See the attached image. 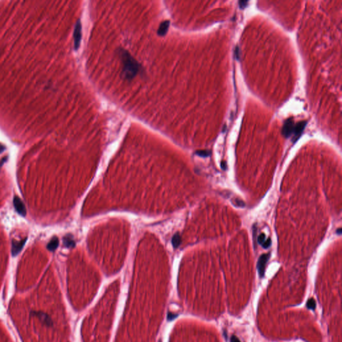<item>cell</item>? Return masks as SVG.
I'll use <instances>...</instances> for the list:
<instances>
[{
	"label": "cell",
	"mask_w": 342,
	"mask_h": 342,
	"mask_svg": "<svg viewBox=\"0 0 342 342\" xmlns=\"http://www.w3.org/2000/svg\"><path fill=\"white\" fill-rule=\"evenodd\" d=\"M118 54L123 64L122 73L127 80H131L141 70V66L126 50L120 48Z\"/></svg>",
	"instance_id": "cell-1"
},
{
	"label": "cell",
	"mask_w": 342,
	"mask_h": 342,
	"mask_svg": "<svg viewBox=\"0 0 342 342\" xmlns=\"http://www.w3.org/2000/svg\"><path fill=\"white\" fill-rule=\"evenodd\" d=\"M270 256H271V254H270V253L263 254L262 255L260 256L259 259L258 260V262H257V270H258L259 274L261 277H263V276H264L265 271L266 264H267V263L268 262V261L270 258Z\"/></svg>",
	"instance_id": "cell-2"
},
{
	"label": "cell",
	"mask_w": 342,
	"mask_h": 342,
	"mask_svg": "<svg viewBox=\"0 0 342 342\" xmlns=\"http://www.w3.org/2000/svg\"><path fill=\"white\" fill-rule=\"evenodd\" d=\"M74 49L78 50L80 46L81 39H82V25H81L80 21L78 20L75 25L74 32Z\"/></svg>",
	"instance_id": "cell-3"
},
{
	"label": "cell",
	"mask_w": 342,
	"mask_h": 342,
	"mask_svg": "<svg viewBox=\"0 0 342 342\" xmlns=\"http://www.w3.org/2000/svg\"><path fill=\"white\" fill-rule=\"evenodd\" d=\"M295 124L294 119L292 118H288L286 120L284 123V125L283 127L282 130V134L285 136V138H288L289 136H291L293 134L294 130Z\"/></svg>",
	"instance_id": "cell-4"
},
{
	"label": "cell",
	"mask_w": 342,
	"mask_h": 342,
	"mask_svg": "<svg viewBox=\"0 0 342 342\" xmlns=\"http://www.w3.org/2000/svg\"><path fill=\"white\" fill-rule=\"evenodd\" d=\"M306 124H307V122L306 121H301L300 122L295 124L294 126V132H293V135H294V137H293V142H295L299 139V138L300 137V136L301 135L302 132L305 128Z\"/></svg>",
	"instance_id": "cell-5"
},
{
	"label": "cell",
	"mask_w": 342,
	"mask_h": 342,
	"mask_svg": "<svg viewBox=\"0 0 342 342\" xmlns=\"http://www.w3.org/2000/svg\"><path fill=\"white\" fill-rule=\"evenodd\" d=\"M14 205L16 211L19 214H21L23 217L26 215V208L25 205L18 196H15L14 198Z\"/></svg>",
	"instance_id": "cell-6"
},
{
	"label": "cell",
	"mask_w": 342,
	"mask_h": 342,
	"mask_svg": "<svg viewBox=\"0 0 342 342\" xmlns=\"http://www.w3.org/2000/svg\"><path fill=\"white\" fill-rule=\"evenodd\" d=\"M27 239H24V240H22L20 241H13L12 244V254L13 256H16L20 253L22 250L23 247L25 245V243Z\"/></svg>",
	"instance_id": "cell-7"
},
{
	"label": "cell",
	"mask_w": 342,
	"mask_h": 342,
	"mask_svg": "<svg viewBox=\"0 0 342 342\" xmlns=\"http://www.w3.org/2000/svg\"><path fill=\"white\" fill-rule=\"evenodd\" d=\"M169 25H170V21L166 20L163 22L161 23V24L159 26V28L157 31V34L161 35V36H163L167 33Z\"/></svg>",
	"instance_id": "cell-8"
},
{
	"label": "cell",
	"mask_w": 342,
	"mask_h": 342,
	"mask_svg": "<svg viewBox=\"0 0 342 342\" xmlns=\"http://www.w3.org/2000/svg\"><path fill=\"white\" fill-rule=\"evenodd\" d=\"M59 245V240L57 237H53L51 240L49 242L48 245L47 246V249L50 251H54L57 249V247Z\"/></svg>",
	"instance_id": "cell-9"
},
{
	"label": "cell",
	"mask_w": 342,
	"mask_h": 342,
	"mask_svg": "<svg viewBox=\"0 0 342 342\" xmlns=\"http://www.w3.org/2000/svg\"><path fill=\"white\" fill-rule=\"evenodd\" d=\"M64 245L68 248H71L75 246V241L70 235H67L64 237Z\"/></svg>",
	"instance_id": "cell-10"
},
{
	"label": "cell",
	"mask_w": 342,
	"mask_h": 342,
	"mask_svg": "<svg viewBox=\"0 0 342 342\" xmlns=\"http://www.w3.org/2000/svg\"><path fill=\"white\" fill-rule=\"evenodd\" d=\"M181 237L180 236V234L178 233L175 234L172 240V245L174 246V248H177V247H178V246L181 244Z\"/></svg>",
	"instance_id": "cell-11"
},
{
	"label": "cell",
	"mask_w": 342,
	"mask_h": 342,
	"mask_svg": "<svg viewBox=\"0 0 342 342\" xmlns=\"http://www.w3.org/2000/svg\"><path fill=\"white\" fill-rule=\"evenodd\" d=\"M315 307H316V303H315V301L313 298L309 299L307 302V307L309 309H311V310H314L315 309Z\"/></svg>",
	"instance_id": "cell-12"
},
{
	"label": "cell",
	"mask_w": 342,
	"mask_h": 342,
	"mask_svg": "<svg viewBox=\"0 0 342 342\" xmlns=\"http://www.w3.org/2000/svg\"><path fill=\"white\" fill-rule=\"evenodd\" d=\"M196 154L201 157H207L211 154V151H206V150H201L196 152Z\"/></svg>",
	"instance_id": "cell-13"
},
{
	"label": "cell",
	"mask_w": 342,
	"mask_h": 342,
	"mask_svg": "<svg viewBox=\"0 0 342 342\" xmlns=\"http://www.w3.org/2000/svg\"><path fill=\"white\" fill-rule=\"evenodd\" d=\"M266 240V236L264 233H261V234H259V236L258 237V238H257V242H258L259 244L260 245H263V243L265 242V241Z\"/></svg>",
	"instance_id": "cell-14"
},
{
	"label": "cell",
	"mask_w": 342,
	"mask_h": 342,
	"mask_svg": "<svg viewBox=\"0 0 342 342\" xmlns=\"http://www.w3.org/2000/svg\"><path fill=\"white\" fill-rule=\"evenodd\" d=\"M233 204L235 205L237 207H245V203L241 200H239V199H235L233 202Z\"/></svg>",
	"instance_id": "cell-15"
},
{
	"label": "cell",
	"mask_w": 342,
	"mask_h": 342,
	"mask_svg": "<svg viewBox=\"0 0 342 342\" xmlns=\"http://www.w3.org/2000/svg\"><path fill=\"white\" fill-rule=\"evenodd\" d=\"M271 245V239H267L265 241V242L263 243L262 247L264 249H268L269 247Z\"/></svg>",
	"instance_id": "cell-16"
},
{
	"label": "cell",
	"mask_w": 342,
	"mask_h": 342,
	"mask_svg": "<svg viewBox=\"0 0 342 342\" xmlns=\"http://www.w3.org/2000/svg\"><path fill=\"white\" fill-rule=\"evenodd\" d=\"M231 342H241V341L236 336H234V335H233V336L231 337Z\"/></svg>",
	"instance_id": "cell-17"
},
{
	"label": "cell",
	"mask_w": 342,
	"mask_h": 342,
	"mask_svg": "<svg viewBox=\"0 0 342 342\" xmlns=\"http://www.w3.org/2000/svg\"><path fill=\"white\" fill-rule=\"evenodd\" d=\"M221 168H222L223 169V170H226L227 167V163H226L225 162H221Z\"/></svg>",
	"instance_id": "cell-18"
},
{
	"label": "cell",
	"mask_w": 342,
	"mask_h": 342,
	"mask_svg": "<svg viewBox=\"0 0 342 342\" xmlns=\"http://www.w3.org/2000/svg\"><path fill=\"white\" fill-rule=\"evenodd\" d=\"M5 146H4V145H3V144H0V153H2V152H4V151H5Z\"/></svg>",
	"instance_id": "cell-19"
},
{
	"label": "cell",
	"mask_w": 342,
	"mask_h": 342,
	"mask_svg": "<svg viewBox=\"0 0 342 342\" xmlns=\"http://www.w3.org/2000/svg\"><path fill=\"white\" fill-rule=\"evenodd\" d=\"M341 231H342L341 229V228H340V229H338L336 231V233H337V234H340L341 233Z\"/></svg>",
	"instance_id": "cell-20"
}]
</instances>
